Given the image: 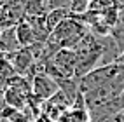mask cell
<instances>
[{
	"label": "cell",
	"mask_w": 124,
	"mask_h": 122,
	"mask_svg": "<svg viewBox=\"0 0 124 122\" xmlns=\"http://www.w3.org/2000/svg\"><path fill=\"white\" fill-rule=\"evenodd\" d=\"M21 45L18 42V37H16V30L9 28V30H4L2 35H0V52L9 56L16 51H19Z\"/></svg>",
	"instance_id": "cell-6"
},
{
	"label": "cell",
	"mask_w": 124,
	"mask_h": 122,
	"mask_svg": "<svg viewBox=\"0 0 124 122\" xmlns=\"http://www.w3.org/2000/svg\"><path fill=\"white\" fill-rule=\"evenodd\" d=\"M33 122H56V120H54V119H51V117L47 115V113H44V112H42L40 115H37V117L33 119Z\"/></svg>",
	"instance_id": "cell-10"
},
{
	"label": "cell",
	"mask_w": 124,
	"mask_h": 122,
	"mask_svg": "<svg viewBox=\"0 0 124 122\" xmlns=\"http://www.w3.org/2000/svg\"><path fill=\"white\" fill-rule=\"evenodd\" d=\"M2 31H4V30H2V26H0V35H2Z\"/></svg>",
	"instance_id": "cell-13"
},
{
	"label": "cell",
	"mask_w": 124,
	"mask_h": 122,
	"mask_svg": "<svg viewBox=\"0 0 124 122\" xmlns=\"http://www.w3.org/2000/svg\"><path fill=\"white\" fill-rule=\"evenodd\" d=\"M107 37H96L89 31V33L80 40V42L73 47L77 54V68H75V79L80 80L86 77L89 72L96 70L101 66L105 49H107Z\"/></svg>",
	"instance_id": "cell-1"
},
{
	"label": "cell",
	"mask_w": 124,
	"mask_h": 122,
	"mask_svg": "<svg viewBox=\"0 0 124 122\" xmlns=\"http://www.w3.org/2000/svg\"><path fill=\"white\" fill-rule=\"evenodd\" d=\"M0 122H4V120H2V119H0Z\"/></svg>",
	"instance_id": "cell-14"
},
{
	"label": "cell",
	"mask_w": 124,
	"mask_h": 122,
	"mask_svg": "<svg viewBox=\"0 0 124 122\" xmlns=\"http://www.w3.org/2000/svg\"><path fill=\"white\" fill-rule=\"evenodd\" d=\"M14 30H16V37H18V42H19L21 47H31V45H35V30H33L31 23L26 18L16 24Z\"/></svg>",
	"instance_id": "cell-5"
},
{
	"label": "cell",
	"mask_w": 124,
	"mask_h": 122,
	"mask_svg": "<svg viewBox=\"0 0 124 122\" xmlns=\"http://www.w3.org/2000/svg\"><path fill=\"white\" fill-rule=\"evenodd\" d=\"M110 37H112V40L115 42V45H117L119 52L122 54V52H124V14L121 16L119 23H117V24H115V26L112 28V31H110ZM119 58H121V56H119Z\"/></svg>",
	"instance_id": "cell-8"
},
{
	"label": "cell",
	"mask_w": 124,
	"mask_h": 122,
	"mask_svg": "<svg viewBox=\"0 0 124 122\" xmlns=\"http://www.w3.org/2000/svg\"><path fill=\"white\" fill-rule=\"evenodd\" d=\"M119 7V0H91L89 2V9L87 11H94V12H103Z\"/></svg>",
	"instance_id": "cell-9"
},
{
	"label": "cell",
	"mask_w": 124,
	"mask_h": 122,
	"mask_svg": "<svg viewBox=\"0 0 124 122\" xmlns=\"http://www.w3.org/2000/svg\"><path fill=\"white\" fill-rule=\"evenodd\" d=\"M7 2H9V0H0V9H2V7H5V5H7Z\"/></svg>",
	"instance_id": "cell-11"
},
{
	"label": "cell",
	"mask_w": 124,
	"mask_h": 122,
	"mask_svg": "<svg viewBox=\"0 0 124 122\" xmlns=\"http://www.w3.org/2000/svg\"><path fill=\"white\" fill-rule=\"evenodd\" d=\"M117 61H124V52H122V54H121V58H119V59H117Z\"/></svg>",
	"instance_id": "cell-12"
},
{
	"label": "cell",
	"mask_w": 124,
	"mask_h": 122,
	"mask_svg": "<svg viewBox=\"0 0 124 122\" xmlns=\"http://www.w3.org/2000/svg\"><path fill=\"white\" fill-rule=\"evenodd\" d=\"M70 16V11H67V9H51L47 14H46V26H47V30H49V33L60 24L63 19H67Z\"/></svg>",
	"instance_id": "cell-7"
},
{
	"label": "cell",
	"mask_w": 124,
	"mask_h": 122,
	"mask_svg": "<svg viewBox=\"0 0 124 122\" xmlns=\"http://www.w3.org/2000/svg\"><path fill=\"white\" fill-rule=\"evenodd\" d=\"M86 122H91V120H86Z\"/></svg>",
	"instance_id": "cell-15"
},
{
	"label": "cell",
	"mask_w": 124,
	"mask_h": 122,
	"mask_svg": "<svg viewBox=\"0 0 124 122\" xmlns=\"http://www.w3.org/2000/svg\"><path fill=\"white\" fill-rule=\"evenodd\" d=\"M60 87H58L56 80L51 79L46 72H37L33 77H31V93H33L39 100L47 101L49 98H53Z\"/></svg>",
	"instance_id": "cell-3"
},
{
	"label": "cell",
	"mask_w": 124,
	"mask_h": 122,
	"mask_svg": "<svg viewBox=\"0 0 124 122\" xmlns=\"http://www.w3.org/2000/svg\"><path fill=\"white\" fill-rule=\"evenodd\" d=\"M70 108H72V103H70L68 98L65 96L63 91H58L53 98H49V100L44 101V105H42V112L47 113V115L51 119H54L56 122L60 120Z\"/></svg>",
	"instance_id": "cell-4"
},
{
	"label": "cell",
	"mask_w": 124,
	"mask_h": 122,
	"mask_svg": "<svg viewBox=\"0 0 124 122\" xmlns=\"http://www.w3.org/2000/svg\"><path fill=\"white\" fill-rule=\"evenodd\" d=\"M7 59L11 61L12 68L16 72V75H21V77H26L30 82H31V77L35 73V65H37V58L33 51L30 47H21L19 51H16L9 56H5Z\"/></svg>",
	"instance_id": "cell-2"
}]
</instances>
